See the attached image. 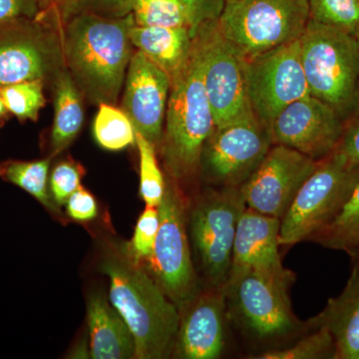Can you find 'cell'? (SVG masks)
I'll return each instance as SVG.
<instances>
[{
    "instance_id": "6da1fadb",
    "label": "cell",
    "mask_w": 359,
    "mask_h": 359,
    "mask_svg": "<svg viewBox=\"0 0 359 359\" xmlns=\"http://www.w3.org/2000/svg\"><path fill=\"white\" fill-rule=\"evenodd\" d=\"M133 14L107 18L87 11L61 32L65 68L90 102L117 103L132 55Z\"/></svg>"
},
{
    "instance_id": "7a4b0ae2",
    "label": "cell",
    "mask_w": 359,
    "mask_h": 359,
    "mask_svg": "<svg viewBox=\"0 0 359 359\" xmlns=\"http://www.w3.org/2000/svg\"><path fill=\"white\" fill-rule=\"evenodd\" d=\"M110 280V302L128 325L135 358L161 359L174 351L181 314L148 273L133 262L111 257L101 264Z\"/></svg>"
},
{
    "instance_id": "3957f363",
    "label": "cell",
    "mask_w": 359,
    "mask_h": 359,
    "mask_svg": "<svg viewBox=\"0 0 359 359\" xmlns=\"http://www.w3.org/2000/svg\"><path fill=\"white\" fill-rule=\"evenodd\" d=\"M165 119L160 144L164 166L175 180L190 178L199 171L203 149L216 128L194 40L185 63L172 75Z\"/></svg>"
},
{
    "instance_id": "277c9868",
    "label": "cell",
    "mask_w": 359,
    "mask_h": 359,
    "mask_svg": "<svg viewBox=\"0 0 359 359\" xmlns=\"http://www.w3.org/2000/svg\"><path fill=\"white\" fill-rule=\"evenodd\" d=\"M299 42L309 93L344 119L358 105L359 59L354 35L309 20Z\"/></svg>"
},
{
    "instance_id": "5b68a950",
    "label": "cell",
    "mask_w": 359,
    "mask_h": 359,
    "mask_svg": "<svg viewBox=\"0 0 359 359\" xmlns=\"http://www.w3.org/2000/svg\"><path fill=\"white\" fill-rule=\"evenodd\" d=\"M295 280L289 269H247L231 273L224 285L226 304L244 327L264 340L280 339L311 328L295 316L289 290Z\"/></svg>"
},
{
    "instance_id": "8992f818",
    "label": "cell",
    "mask_w": 359,
    "mask_h": 359,
    "mask_svg": "<svg viewBox=\"0 0 359 359\" xmlns=\"http://www.w3.org/2000/svg\"><path fill=\"white\" fill-rule=\"evenodd\" d=\"M309 21V0H242L226 4L217 23L248 59L301 39Z\"/></svg>"
},
{
    "instance_id": "52a82bcc",
    "label": "cell",
    "mask_w": 359,
    "mask_h": 359,
    "mask_svg": "<svg viewBox=\"0 0 359 359\" xmlns=\"http://www.w3.org/2000/svg\"><path fill=\"white\" fill-rule=\"evenodd\" d=\"M358 182L359 167L349 166L337 153L318 161L280 219V245L309 241L337 216Z\"/></svg>"
},
{
    "instance_id": "ba28073f",
    "label": "cell",
    "mask_w": 359,
    "mask_h": 359,
    "mask_svg": "<svg viewBox=\"0 0 359 359\" xmlns=\"http://www.w3.org/2000/svg\"><path fill=\"white\" fill-rule=\"evenodd\" d=\"M245 208L241 188H216L207 191L191 211V240L210 287H224L228 282L237 226Z\"/></svg>"
},
{
    "instance_id": "9c48e42d",
    "label": "cell",
    "mask_w": 359,
    "mask_h": 359,
    "mask_svg": "<svg viewBox=\"0 0 359 359\" xmlns=\"http://www.w3.org/2000/svg\"><path fill=\"white\" fill-rule=\"evenodd\" d=\"M158 210L159 231L152 255L146 263L152 278L181 311L199 292L191 257L185 205L173 184H167L164 198Z\"/></svg>"
},
{
    "instance_id": "30bf717a",
    "label": "cell",
    "mask_w": 359,
    "mask_h": 359,
    "mask_svg": "<svg viewBox=\"0 0 359 359\" xmlns=\"http://www.w3.org/2000/svg\"><path fill=\"white\" fill-rule=\"evenodd\" d=\"M271 146L268 127L250 113L215 128L203 149L200 168L217 188H240Z\"/></svg>"
},
{
    "instance_id": "8fae6325",
    "label": "cell",
    "mask_w": 359,
    "mask_h": 359,
    "mask_svg": "<svg viewBox=\"0 0 359 359\" xmlns=\"http://www.w3.org/2000/svg\"><path fill=\"white\" fill-rule=\"evenodd\" d=\"M250 108L269 130L285 107L311 95L302 67L299 39L252 58H244Z\"/></svg>"
},
{
    "instance_id": "7c38bea8",
    "label": "cell",
    "mask_w": 359,
    "mask_h": 359,
    "mask_svg": "<svg viewBox=\"0 0 359 359\" xmlns=\"http://www.w3.org/2000/svg\"><path fill=\"white\" fill-rule=\"evenodd\" d=\"M65 69L61 32L25 18L0 25V87L54 80Z\"/></svg>"
},
{
    "instance_id": "4fadbf2b",
    "label": "cell",
    "mask_w": 359,
    "mask_h": 359,
    "mask_svg": "<svg viewBox=\"0 0 359 359\" xmlns=\"http://www.w3.org/2000/svg\"><path fill=\"white\" fill-rule=\"evenodd\" d=\"M217 20L201 26L193 40L202 61L215 124L219 127L254 112L245 86L244 58L224 36Z\"/></svg>"
},
{
    "instance_id": "5bb4252c",
    "label": "cell",
    "mask_w": 359,
    "mask_h": 359,
    "mask_svg": "<svg viewBox=\"0 0 359 359\" xmlns=\"http://www.w3.org/2000/svg\"><path fill=\"white\" fill-rule=\"evenodd\" d=\"M318 163L294 149L271 146L254 173L240 187L245 207L282 219Z\"/></svg>"
},
{
    "instance_id": "9a60e30c",
    "label": "cell",
    "mask_w": 359,
    "mask_h": 359,
    "mask_svg": "<svg viewBox=\"0 0 359 359\" xmlns=\"http://www.w3.org/2000/svg\"><path fill=\"white\" fill-rule=\"evenodd\" d=\"M344 127L341 117L328 104L309 95L282 111L269 126L273 145L294 149L320 161L339 145Z\"/></svg>"
},
{
    "instance_id": "2e32d148",
    "label": "cell",
    "mask_w": 359,
    "mask_h": 359,
    "mask_svg": "<svg viewBox=\"0 0 359 359\" xmlns=\"http://www.w3.org/2000/svg\"><path fill=\"white\" fill-rule=\"evenodd\" d=\"M171 76L141 51L130 60L121 109L140 133L156 148L164 132Z\"/></svg>"
},
{
    "instance_id": "e0dca14e",
    "label": "cell",
    "mask_w": 359,
    "mask_h": 359,
    "mask_svg": "<svg viewBox=\"0 0 359 359\" xmlns=\"http://www.w3.org/2000/svg\"><path fill=\"white\" fill-rule=\"evenodd\" d=\"M226 304L224 287L198 294L181 316L174 351L184 359H217L226 348Z\"/></svg>"
},
{
    "instance_id": "ac0fdd59",
    "label": "cell",
    "mask_w": 359,
    "mask_h": 359,
    "mask_svg": "<svg viewBox=\"0 0 359 359\" xmlns=\"http://www.w3.org/2000/svg\"><path fill=\"white\" fill-rule=\"evenodd\" d=\"M280 219L245 208L237 226L230 275L247 269L285 271L280 255Z\"/></svg>"
},
{
    "instance_id": "d6986e66",
    "label": "cell",
    "mask_w": 359,
    "mask_h": 359,
    "mask_svg": "<svg viewBox=\"0 0 359 359\" xmlns=\"http://www.w3.org/2000/svg\"><path fill=\"white\" fill-rule=\"evenodd\" d=\"M309 323L327 327L332 334L337 349L335 359H359V261L354 264L344 290L328 299L323 311Z\"/></svg>"
},
{
    "instance_id": "ffe728a7",
    "label": "cell",
    "mask_w": 359,
    "mask_h": 359,
    "mask_svg": "<svg viewBox=\"0 0 359 359\" xmlns=\"http://www.w3.org/2000/svg\"><path fill=\"white\" fill-rule=\"evenodd\" d=\"M87 320L92 358H135V342L128 325L104 297L95 295L90 299Z\"/></svg>"
},
{
    "instance_id": "44dd1931",
    "label": "cell",
    "mask_w": 359,
    "mask_h": 359,
    "mask_svg": "<svg viewBox=\"0 0 359 359\" xmlns=\"http://www.w3.org/2000/svg\"><path fill=\"white\" fill-rule=\"evenodd\" d=\"M137 50L160 66L172 77L185 63L193 37L188 26H140L130 29Z\"/></svg>"
},
{
    "instance_id": "7402d4cb",
    "label": "cell",
    "mask_w": 359,
    "mask_h": 359,
    "mask_svg": "<svg viewBox=\"0 0 359 359\" xmlns=\"http://www.w3.org/2000/svg\"><path fill=\"white\" fill-rule=\"evenodd\" d=\"M54 121L51 131L52 156L59 154L72 143L84 120L82 93L68 70L54 79Z\"/></svg>"
},
{
    "instance_id": "603a6c76",
    "label": "cell",
    "mask_w": 359,
    "mask_h": 359,
    "mask_svg": "<svg viewBox=\"0 0 359 359\" xmlns=\"http://www.w3.org/2000/svg\"><path fill=\"white\" fill-rule=\"evenodd\" d=\"M309 241L346 252L359 261V182L337 216Z\"/></svg>"
},
{
    "instance_id": "cb8c5ba5",
    "label": "cell",
    "mask_w": 359,
    "mask_h": 359,
    "mask_svg": "<svg viewBox=\"0 0 359 359\" xmlns=\"http://www.w3.org/2000/svg\"><path fill=\"white\" fill-rule=\"evenodd\" d=\"M51 157L36 161L7 160L0 163V178L20 187L46 209L56 211L49 191Z\"/></svg>"
},
{
    "instance_id": "d4e9b609",
    "label": "cell",
    "mask_w": 359,
    "mask_h": 359,
    "mask_svg": "<svg viewBox=\"0 0 359 359\" xmlns=\"http://www.w3.org/2000/svg\"><path fill=\"white\" fill-rule=\"evenodd\" d=\"M98 106L93 134L101 147L119 151L136 143V130L124 111L112 104L102 103Z\"/></svg>"
},
{
    "instance_id": "484cf974",
    "label": "cell",
    "mask_w": 359,
    "mask_h": 359,
    "mask_svg": "<svg viewBox=\"0 0 359 359\" xmlns=\"http://www.w3.org/2000/svg\"><path fill=\"white\" fill-rule=\"evenodd\" d=\"M311 327V332H306V334L292 346L285 348L271 349L252 358L335 359L337 349L332 334L327 327L321 325Z\"/></svg>"
},
{
    "instance_id": "4316f807",
    "label": "cell",
    "mask_w": 359,
    "mask_h": 359,
    "mask_svg": "<svg viewBox=\"0 0 359 359\" xmlns=\"http://www.w3.org/2000/svg\"><path fill=\"white\" fill-rule=\"evenodd\" d=\"M136 146L140 161V196L146 207H159L167 183L158 164L156 146L136 132Z\"/></svg>"
},
{
    "instance_id": "83f0119b",
    "label": "cell",
    "mask_w": 359,
    "mask_h": 359,
    "mask_svg": "<svg viewBox=\"0 0 359 359\" xmlns=\"http://www.w3.org/2000/svg\"><path fill=\"white\" fill-rule=\"evenodd\" d=\"M43 86L44 82L40 80L6 85L0 87V95L8 113L20 121H36L45 105Z\"/></svg>"
},
{
    "instance_id": "f1b7e54d",
    "label": "cell",
    "mask_w": 359,
    "mask_h": 359,
    "mask_svg": "<svg viewBox=\"0 0 359 359\" xmlns=\"http://www.w3.org/2000/svg\"><path fill=\"white\" fill-rule=\"evenodd\" d=\"M309 20L354 35L359 25V0H309Z\"/></svg>"
},
{
    "instance_id": "f546056e",
    "label": "cell",
    "mask_w": 359,
    "mask_h": 359,
    "mask_svg": "<svg viewBox=\"0 0 359 359\" xmlns=\"http://www.w3.org/2000/svg\"><path fill=\"white\" fill-rule=\"evenodd\" d=\"M132 14L140 26H188L180 0H135Z\"/></svg>"
},
{
    "instance_id": "4dcf8cb0",
    "label": "cell",
    "mask_w": 359,
    "mask_h": 359,
    "mask_svg": "<svg viewBox=\"0 0 359 359\" xmlns=\"http://www.w3.org/2000/svg\"><path fill=\"white\" fill-rule=\"evenodd\" d=\"M159 210L156 207H146L135 228L133 238L129 245V254L133 263L139 264L147 262L152 255L158 231H159Z\"/></svg>"
},
{
    "instance_id": "1f68e13d",
    "label": "cell",
    "mask_w": 359,
    "mask_h": 359,
    "mask_svg": "<svg viewBox=\"0 0 359 359\" xmlns=\"http://www.w3.org/2000/svg\"><path fill=\"white\" fill-rule=\"evenodd\" d=\"M85 173L81 165L73 161H63L56 165L49 177V190L54 204H66L71 195L81 186Z\"/></svg>"
},
{
    "instance_id": "d6a6232c",
    "label": "cell",
    "mask_w": 359,
    "mask_h": 359,
    "mask_svg": "<svg viewBox=\"0 0 359 359\" xmlns=\"http://www.w3.org/2000/svg\"><path fill=\"white\" fill-rule=\"evenodd\" d=\"M185 8L189 29L194 39L198 29L205 25L218 20L223 13L224 0H180Z\"/></svg>"
},
{
    "instance_id": "836d02e7",
    "label": "cell",
    "mask_w": 359,
    "mask_h": 359,
    "mask_svg": "<svg viewBox=\"0 0 359 359\" xmlns=\"http://www.w3.org/2000/svg\"><path fill=\"white\" fill-rule=\"evenodd\" d=\"M66 212L77 222H88L96 218L98 205L94 196L80 186L66 202Z\"/></svg>"
},
{
    "instance_id": "e575fe53",
    "label": "cell",
    "mask_w": 359,
    "mask_h": 359,
    "mask_svg": "<svg viewBox=\"0 0 359 359\" xmlns=\"http://www.w3.org/2000/svg\"><path fill=\"white\" fill-rule=\"evenodd\" d=\"M40 15V0H0V25L25 18L33 20Z\"/></svg>"
},
{
    "instance_id": "d590c367",
    "label": "cell",
    "mask_w": 359,
    "mask_h": 359,
    "mask_svg": "<svg viewBox=\"0 0 359 359\" xmlns=\"http://www.w3.org/2000/svg\"><path fill=\"white\" fill-rule=\"evenodd\" d=\"M334 152L349 166L359 167V110L344 127V134Z\"/></svg>"
},
{
    "instance_id": "8d00e7d4",
    "label": "cell",
    "mask_w": 359,
    "mask_h": 359,
    "mask_svg": "<svg viewBox=\"0 0 359 359\" xmlns=\"http://www.w3.org/2000/svg\"><path fill=\"white\" fill-rule=\"evenodd\" d=\"M135 0H90L93 13L107 18H124L132 13Z\"/></svg>"
},
{
    "instance_id": "74e56055",
    "label": "cell",
    "mask_w": 359,
    "mask_h": 359,
    "mask_svg": "<svg viewBox=\"0 0 359 359\" xmlns=\"http://www.w3.org/2000/svg\"><path fill=\"white\" fill-rule=\"evenodd\" d=\"M66 1H67V0H40L41 6L45 4L51 7L61 6V4H65Z\"/></svg>"
},
{
    "instance_id": "f35d334b",
    "label": "cell",
    "mask_w": 359,
    "mask_h": 359,
    "mask_svg": "<svg viewBox=\"0 0 359 359\" xmlns=\"http://www.w3.org/2000/svg\"><path fill=\"white\" fill-rule=\"evenodd\" d=\"M7 113H8V111H7L4 100H2V97L0 95V118L4 117Z\"/></svg>"
},
{
    "instance_id": "ab89813d",
    "label": "cell",
    "mask_w": 359,
    "mask_h": 359,
    "mask_svg": "<svg viewBox=\"0 0 359 359\" xmlns=\"http://www.w3.org/2000/svg\"><path fill=\"white\" fill-rule=\"evenodd\" d=\"M354 39H355L356 45H358V59H359V25L355 33H354Z\"/></svg>"
},
{
    "instance_id": "60d3db41",
    "label": "cell",
    "mask_w": 359,
    "mask_h": 359,
    "mask_svg": "<svg viewBox=\"0 0 359 359\" xmlns=\"http://www.w3.org/2000/svg\"><path fill=\"white\" fill-rule=\"evenodd\" d=\"M242 1V0H224L226 4H233V2Z\"/></svg>"
}]
</instances>
